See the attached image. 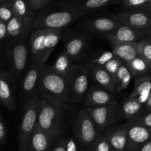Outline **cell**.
Wrapping results in <instances>:
<instances>
[{
	"label": "cell",
	"mask_w": 151,
	"mask_h": 151,
	"mask_svg": "<svg viewBox=\"0 0 151 151\" xmlns=\"http://www.w3.org/2000/svg\"><path fill=\"white\" fill-rule=\"evenodd\" d=\"M36 91L39 94L40 98L53 106L62 109L67 108L69 103L67 80L53 72L51 66L44 67Z\"/></svg>",
	"instance_id": "obj_1"
},
{
	"label": "cell",
	"mask_w": 151,
	"mask_h": 151,
	"mask_svg": "<svg viewBox=\"0 0 151 151\" xmlns=\"http://www.w3.org/2000/svg\"><path fill=\"white\" fill-rule=\"evenodd\" d=\"M62 38L61 29H35L29 38V52L32 62L45 66L50 55Z\"/></svg>",
	"instance_id": "obj_2"
},
{
	"label": "cell",
	"mask_w": 151,
	"mask_h": 151,
	"mask_svg": "<svg viewBox=\"0 0 151 151\" xmlns=\"http://www.w3.org/2000/svg\"><path fill=\"white\" fill-rule=\"evenodd\" d=\"M35 125L55 139L64 125L63 109L40 98L39 111Z\"/></svg>",
	"instance_id": "obj_3"
},
{
	"label": "cell",
	"mask_w": 151,
	"mask_h": 151,
	"mask_svg": "<svg viewBox=\"0 0 151 151\" xmlns=\"http://www.w3.org/2000/svg\"><path fill=\"white\" fill-rule=\"evenodd\" d=\"M83 16V13L69 9L43 12L35 15L32 20V28L35 29H61Z\"/></svg>",
	"instance_id": "obj_4"
},
{
	"label": "cell",
	"mask_w": 151,
	"mask_h": 151,
	"mask_svg": "<svg viewBox=\"0 0 151 151\" xmlns=\"http://www.w3.org/2000/svg\"><path fill=\"white\" fill-rule=\"evenodd\" d=\"M40 97L37 94L28 98L24 107L19 134V151H28L29 139L36 125L39 111Z\"/></svg>",
	"instance_id": "obj_5"
},
{
	"label": "cell",
	"mask_w": 151,
	"mask_h": 151,
	"mask_svg": "<svg viewBox=\"0 0 151 151\" xmlns=\"http://www.w3.org/2000/svg\"><path fill=\"white\" fill-rule=\"evenodd\" d=\"M90 66L87 64L74 63L66 77L69 89V102L79 103L83 101L88 88Z\"/></svg>",
	"instance_id": "obj_6"
},
{
	"label": "cell",
	"mask_w": 151,
	"mask_h": 151,
	"mask_svg": "<svg viewBox=\"0 0 151 151\" xmlns=\"http://www.w3.org/2000/svg\"><path fill=\"white\" fill-rule=\"evenodd\" d=\"M29 48L25 39L10 41L7 47L8 66L16 76L20 77L27 70Z\"/></svg>",
	"instance_id": "obj_7"
},
{
	"label": "cell",
	"mask_w": 151,
	"mask_h": 151,
	"mask_svg": "<svg viewBox=\"0 0 151 151\" xmlns=\"http://www.w3.org/2000/svg\"><path fill=\"white\" fill-rule=\"evenodd\" d=\"M99 135V130L89 114L85 109L81 110L75 125V137L81 148H88Z\"/></svg>",
	"instance_id": "obj_8"
},
{
	"label": "cell",
	"mask_w": 151,
	"mask_h": 151,
	"mask_svg": "<svg viewBox=\"0 0 151 151\" xmlns=\"http://www.w3.org/2000/svg\"><path fill=\"white\" fill-rule=\"evenodd\" d=\"M85 109L89 114L99 131L108 128L124 118L121 106L116 101L102 107Z\"/></svg>",
	"instance_id": "obj_9"
},
{
	"label": "cell",
	"mask_w": 151,
	"mask_h": 151,
	"mask_svg": "<svg viewBox=\"0 0 151 151\" xmlns=\"http://www.w3.org/2000/svg\"><path fill=\"white\" fill-rule=\"evenodd\" d=\"M122 24L116 16H97L85 20L81 23V26L87 32L99 36H105L106 38L116 30Z\"/></svg>",
	"instance_id": "obj_10"
},
{
	"label": "cell",
	"mask_w": 151,
	"mask_h": 151,
	"mask_svg": "<svg viewBox=\"0 0 151 151\" xmlns=\"http://www.w3.org/2000/svg\"><path fill=\"white\" fill-rule=\"evenodd\" d=\"M122 25L137 29H150L151 11L126 10L116 15Z\"/></svg>",
	"instance_id": "obj_11"
},
{
	"label": "cell",
	"mask_w": 151,
	"mask_h": 151,
	"mask_svg": "<svg viewBox=\"0 0 151 151\" xmlns=\"http://www.w3.org/2000/svg\"><path fill=\"white\" fill-rule=\"evenodd\" d=\"M64 50L66 55L72 60V61L82 60L88 48V36L85 34H73L65 35Z\"/></svg>",
	"instance_id": "obj_12"
},
{
	"label": "cell",
	"mask_w": 151,
	"mask_h": 151,
	"mask_svg": "<svg viewBox=\"0 0 151 151\" xmlns=\"http://www.w3.org/2000/svg\"><path fill=\"white\" fill-rule=\"evenodd\" d=\"M115 101L114 94L99 86H92L88 88L82 102L86 109H94L111 104Z\"/></svg>",
	"instance_id": "obj_13"
},
{
	"label": "cell",
	"mask_w": 151,
	"mask_h": 151,
	"mask_svg": "<svg viewBox=\"0 0 151 151\" xmlns=\"http://www.w3.org/2000/svg\"><path fill=\"white\" fill-rule=\"evenodd\" d=\"M150 34V29H137L122 24L106 38L111 45H114L123 43L137 42L142 37Z\"/></svg>",
	"instance_id": "obj_14"
},
{
	"label": "cell",
	"mask_w": 151,
	"mask_h": 151,
	"mask_svg": "<svg viewBox=\"0 0 151 151\" xmlns=\"http://www.w3.org/2000/svg\"><path fill=\"white\" fill-rule=\"evenodd\" d=\"M127 128L126 151H135L150 141L151 129L145 128L128 122L125 124Z\"/></svg>",
	"instance_id": "obj_15"
},
{
	"label": "cell",
	"mask_w": 151,
	"mask_h": 151,
	"mask_svg": "<svg viewBox=\"0 0 151 151\" xmlns=\"http://www.w3.org/2000/svg\"><path fill=\"white\" fill-rule=\"evenodd\" d=\"M119 4V0H87V1H69L61 3L63 9L76 10L84 15L88 12L94 11L111 4Z\"/></svg>",
	"instance_id": "obj_16"
},
{
	"label": "cell",
	"mask_w": 151,
	"mask_h": 151,
	"mask_svg": "<svg viewBox=\"0 0 151 151\" xmlns=\"http://www.w3.org/2000/svg\"><path fill=\"white\" fill-rule=\"evenodd\" d=\"M7 37L10 41L25 39L32 29V19L14 16L7 24Z\"/></svg>",
	"instance_id": "obj_17"
},
{
	"label": "cell",
	"mask_w": 151,
	"mask_h": 151,
	"mask_svg": "<svg viewBox=\"0 0 151 151\" xmlns=\"http://www.w3.org/2000/svg\"><path fill=\"white\" fill-rule=\"evenodd\" d=\"M45 66H41L32 62V63L25 71L22 80V86L24 93L25 95L27 96L28 98L33 94H36L38 81Z\"/></svg>",
	"instance_id": "obj_18"
},
{
	"label": "cell",
	"mask_w": 151,
	"mask_h": 151,
	"mask_svg": "<svg viewBox=\"0 0 151 151\" xmlns=\"http://www.w3.org/2000/svg\"><path fill=\"white\" fill-rule=\"evenodd\" d=\"M0 103L10 110L16 107L10 74L4 70H0Z\"/></svg>",
	"instance_id": "obj_19"
},
{
	"label": "cell",
	"mask_w": 151,
	"mask_h": 151,
	"mask_svg": "<svg viewBox=\"0 0 151 151\" xmlns=\"http://www.w3.org/2000/svg\"><path fill=\"white\" fill-rule=\"evenodd\" d=\"M106 135L113 151H126L128 137L125 124L122 126L110 128L106 131Z\"/></svg>",
	"instance_id": "obj_20"
},
{
	"label": "cell",
	"mask_w": 151,
	"mask_h": 151,
	"mask_svg": "<svg viewBox=\"0 0 151 151\" xmlns=\"http://www.w3.org/2000/svg\"><path fill=\"white\" fill-rule=\"evenodd\" d=\"M55 139L35 125L29 139V151H50Z\"/></svg>",
	"instance_id": "obj_21"
},
{
	"label": "cell",
	"mask_w": 151,
	"mask_h": 151,
	"mask_svg": "<svg viewBox=\"0 0 151 151\" xmlns=\"http://www.w3.org/2000/svg\"><path fill=\"white\" fill-rule=\"evenodd\" d=\"M90 76L101 88L115 94V81L103 66H90Z\"/></svg>",
	"instance_id": "obj_22"
},
{
	"label": "cell",
	"mask_w": 151,
	"mask_h": 151,
	"mask_svg": "<svg viewBox=\"0 0 151 151\" xmlns=\"http://www.w3.org/2000/svg\"><path fill=\"white\" fill-rule=\"evenodd\" d=\"M137 42L123 43L112 45L114 55L122 60L124 63L129 62L137 57Z\"/></svg>",
	"instance_id": "obj_23"
},
{
	"label": "cell",
	"mask_w": 151,
	"mask_h": 151,
	"mask_svg": "<svg viewBox=\"0 0 151 151\" xmlns=\"http://www.w3.org/2000/svg\"><path fill=\"white\" fill-rule=\"evenodd\" d=\"M73 64L72 59L65 53L64 51H62L56 59L53 66H51V69L58 75L66 78Z\"/></svg>",
	"instance_id": "obj_24"
},
{
	"label": "cell",
	"mask_w": 151,
	"mask_h": 151,
	"mask_svg": "<svg viewBox=\"0 0 151 151\" xmlns=\"http://www.w3.org/2000/svg\"><path fill=\"white\" fill-rule=\"evenodd\" d=\"M125 64L126 65L131 75L134 78L148 75L151 69V64L139 56L129 62H127Z\"/></svg>",
	"instance_id": "obj_25"
},
{
	"label": "cell",
	"mask_w": 151,
	"mask_h": 151,
	"mask_svg": "<svg viewBox=\"0 0 151 151\" xmlns=\"http://www.w3.org/2000/svg\"><path fill=\"white\" fill-rule=\"evenodd\" d=\"M121 108L124 118L129 121L135 118L144 111L143 106L137 101V99L130 97L124 100Z\"/></svg>",
	"instance_id": "obj_26"
},
{
	"label": "cell",
	"mask_w": 151,
	"mask_h": 151,
	"mask_svg": "<svg viewBox=\"0 0 151 151\" xmlns=\"http://www.w3.org/2000/svg\"><path fill=\"white\" fill-rule=\"evenodd\" d=\"M151 93V79L149 75L137 77L134 80V88L129 95L130 98Z\"/></svg>",
	"instance_id": "obj_27"
},
{
	"label": "cell",
	"mask_w": 151,
	"mask_h": 151,
	"mask_svg": "<svg viewBox=\"0 0 151 151\" xmlns=\"http://www.w3.org/2000/svg\"><path fill=\"white\" fill-rule=\"evenodd\" d=\"M132 75L125 63L119 68L115 77V92L120 93L126 89L131 81Z\"/></svg>",
	"instance_id": "obj_28"
},
{
	"label": "cell",
	"mask_w": 151,
	"mask_h": 151,
	"mask_svg": "<svg viewBox=\"0 0 151 151\" xmlns=\"http://www.w3.org/2000/svg\"><path fill=\"white\" fill-rule=\"evenodd\" d=\"M11 5L15 16L33 20L35 11L31 8L27 0H11Z\"/></svg>",
	"instance_id": "obj_29"
},
{
	"label": "cell",
	"mask_w": 151,
	"mask_h": 151,
	"mask_svg": "<svg viewBox=\"0 0 151 151\" xmlns=\"http://www.w3.org/2000/svg\"><path fill=\"white\" fill-rule=\"evenodd\" d=\"M150 35H145L137 43V55L151 64V44Z\"/></svg>",
	"instance_id": "obj_30"
},
{
	"label": "cell",
	"mask_w": 151,
	"mask_h": 151,
	"mask_svg": "<svg viewBox=\"0 0 151 151\" xmlns=\"http://www.w3.org/2000/svg\"><path fill=\"white\" fill-rule=\"evenodd\" d=\"M119 4L127 10L151 11L150 0H119Z\"/></svg>",
	"instance_id": "obj_31"
},
{
	"label": "cell",
	"mask_w": 151,
	"mask_h": 151,
	"mask_svg": "<svg viewBox=\"0 0 151 151\" xmlns=\"http://www.w3.org/2000/svg\"><path fill=\"white\" fill-rule=\"evenodd\" d=\"M88 150L89 151H113L105 133L97 137L88 147Z\"/></svg>",
	"instance_id": "obj_32"
},
{
	"label": "cell",
	"mask_w": 151,
	"mask_h": 151,
	"mask_svg": "<svg viewBox=\"0 0 151 151\" xmlns=\"http://www.w3.org/2000/svg\"><path fill=\"white\" fill-rule=\"evenodd\" d=\"M115 56L113 52L111 51H103L102 52H99L93 56L89 60V66H103L106 63H107L109 60H111Z\"/></svg>",
	"instance_id": "obj_33"
},
{
	"label": "cell",
	"mask_w": 151,
	"mask_h": 151,
	"mask_svg": "<svg viewBox=\"0 0 151 151\" xmlns=\"http://www.w3.org/2000/svg\"><path fill=\"white\" fill-rule=\"evenodd\" d=\"M14 16L11 0H0V20L7 24Z\"/></svg>",
	"instance_id": "obj_34"
},
{
	"label": "cell",
	"mask_w": 151,
	"mask_h": 151,
	"mask_svg": "<svg viewBox=\"0 0 151 151\" xmlns=\"http://www.w3.org/2000/svg\"><path fill=\"white\" fill-rule=\"evenodd\" d=\"M129 122L151 129V111L144 110L138 116L130 120Z\"/></svg>",
	"instance_id": "obj_35"
},
{
	"label": "cell",
	"mask_w": 151,
	"mask_h": 151,
	"mask_svg": "<svg viewBox=\"0 0 151 151\" xmlns=\"http://www.w3.org/2000/svg\"><path fill=\"white\" fill-rule=\"evenodd\" d=\"M123 63H124L122 60H119L117 58L114 57L111 60H109L107 63H106L103 67L109 72V75L114 78L115 81V77H116V73H117L118 69Z\"/></svg>",
	"instance_id": "obj_36"
},
{
	"label": "cell",
	"mask_w": 151,
	"mask_h": 151,
	"mask_svg": "<svg viewBox=\"0 0 151 151\" xmlns=\"http://www.w3.org/2000/svg\"><path fill=\"white\" fill-rule=\"evenodd\" d=\"M34 11H38L48 7L49 4L52 3L51 0H27Z\"/></svg>",
	"instance_id": "obj_37"
},
{
	"label": "cell",
	"mask_w": 151,
	"mask_h": 151,
	"mask_svg": "<svg viewBox=\"0 0 151 151\" xmlns=\"http://www.w3.org/2000/svg\"><path fill=\"white\" fill-rule=\"evenodd\" d=\"M6 137H7V131H6L5 123L2 116L0 114V145H2L5 142Z\"/></svg>",
	"instance_id": "obj_38"
},
{
	"label": "cell",
	"mask_w": 151,
	"mask_h": 151,
	"mask_svg": "<svg viewBox=\"0 0 151 151\" xmlns=\"http://www.w3.org/2000/svg\"><path fill=\"white\" fill-rule=\"evenodd\" d=\"M66 151H78L77 142L73 137H69L66 139Z\"/></svg>",
	"instance_id": "obj_39"
},
{
	"label": "cell",
	"mask_w": 151,
	"mask_h": 151,
	"mask_svg": "<svg viewBox=\"0 0 151 151\" xmlns=\"http://www.w3.org/2000/svg\"><path fill=\"white\" fill-rule=\"evenodd\" d=\"M66 139L67 138L62 139L52 150H50V151H66Z\"/></svg>",
	"instance_id": "obj_40"
},
{
	"label": "cell",
	"mask_w": 151,
	"mask_h": 151,
	"mask_svg": "<svg viewBox=\"0 0 151 151\" xmlns=\"http://www.w3.org/2000/svg\"><path fill=\"white\" fill-rule=\"evenodd\" d=\"M7 38V26L4 22L0 20V41Z\"/></svg>",
	"instance_id": "obj_41"
},
{
	"label": "cell",
	"mask_w": 151,
	"mask_h": 151,
	"mask_svg": "<svg viewBox=\"0 0 151 151\" xmlns=\"http://www.w3.org/2000/svg\"><path fill=\"white\" fill-rule=\"evenodd\" d=\"M135 151H151V142H148Z\"/></svg>",
	"instance_id": "obj_42"
},
{
	"label": "cell",
	"mask_w": 151,
	"mask_h": 151,
	"mask_svg": "<svg viewBox=\"0 0 151 151\" xmlns=\"http://www.w3.org/2000/svg\"><path fill=\"white\" fill-rule=\"evenodd\" d=\"M28 151H29V150H28Z\"/></svg>",
	"instance_id": "obj_43"
}]
</instances>
